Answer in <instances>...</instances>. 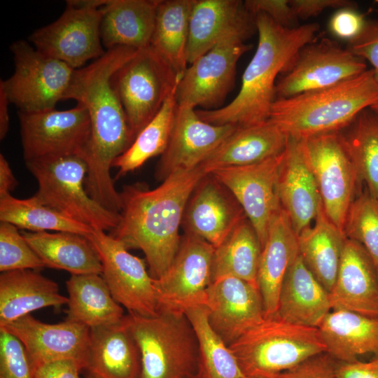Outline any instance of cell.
<instances>
[{
  "mask_svg": "<svg viewBox=\"0 0 378 378\" xmlns=\"http://www.w3.org/2000/svg\"><path fill=\"white\" fill-rule=\"evenodd\" d=\"M377 102L378 82L371 69L323 89L276 99L269 120L290 137L304 139L344 130Z\"/></svg>",
  "mask_w": 378,
  "mask_h": 378,
  "instance_id": "cell-4",
  "label": "cell"
},
{
  "mask_svg": "<svg viewBox=\"0 0 378 378\" xmlns=\"http://www.w3.org/2000/svg\"><path fill=\"white\" fill-rule=\"evenodd\" d=\"M10 102L4 90L0 88V139L5 138L9 129L8 106Z\"/></svg>",
  "mask_w": 378,
  "mask_h": 378,
  "instance_id": "cell-52",
  "label": "cell"
},
{
  "mask_svg": "<svg viewBox=\"0 0 378 378\" xmlns=\"http://www.w3.org/2000/svg\"><path fill=\"white\" fill-rule=\"evenodd\" d=\"M290 4L298 19L315 17L327 9L354 8L355 4L348 0H290Z\"/></svg>",
  "mask_w": 378,
  "mask_h": 378,
  "instance_id": "cell-49",
  "label": "cell"
},
{
  "mask_svg": "<svg viewBox=\"0 0 378 378\" xmlns=\"http://www.w3.org/2000/svg\"><path fill=\"white\" fill-rule=\"evenodd\" d=\"M18 183L15 178L10 165L3 155H0V197L10 194Z\"/></svg>",
  "mask_w": 378,
  "mask_h": 378,
  "instance_id": "cell-51",
  "label": "cell"
},
{
  "mask_svg": "<svg viewBox=\"0 0 378 378\" xmlns=\"http://www.w3.org/2000/svg\"><path fill=\"white\" fill-rule=\"evenodd\" d=\"M261 252L262 246L257 232L246 218L214 248L212 281L224 276H233L258 288V272Z\"/></svg>",
  "mask_w": 378,
  "mask_h": 378,
  "instance_id": "cell-36",
  "label": "cell"
},
{
  "mask_svg": "<svg viewBox=\"0 0 378 378\" xmlns=\"http://www.w3.org/2000/svg\"><path fill=\"white\" fill-rule=\"evenodd\" d=\"M189 378H205V377L202 372L199 369L198 372L195 374L190 377Z\"/></svg>",
  "mask_w": 378,
  "mask_h": 378,
  "instance_id": "cell-53",
  "label": "cell"
},
{
  "mask_svg": "<svg viewBox=\"0 0 378 378\" xmlns=\"http://www.w3.org/2000/svg\"><path fill=\"white\" fill-rule=\"evenodd\" d=\"M38 182L34 196L43 204L94 230L110 232L120 219L88 193L85 182L88 166L77 155L37 159L25 162Z\"/></svg>",
  "mask_w": 378,
  "mask_h": 378,
  "instance_id": "cell-7",
  "label": "cell"
},
{
  "mask_svg": "<svg viewBox=\"0 0 378 378\" xmlns=\"http://www.w3.org/2000/svg\"><path fill=\"white\" fill-rule=\"evenodd\" d=\"M344 232L346 238L365 248L378 274V200L366 188L351 206Z\"/></svg>",
  "mask_w": 378,
  "mask_h": 378,
  "instance_id": "cell-41",
  "label": "cell"
},
{
  "mask_svg": "<svg viewBox=\"0 0 378 378\" xmlns=\"http://www.w3.org/2000/svg\"><path fill=\"white\" fill-rule=\"evenodd\" d=\"M365 22L363 15L355 8H342L337 10L330 18L329 29L334 36L349 42L359 35Z\"/></svg>",
  "mask_w": 378,
  "mask_h": 378,
  "instance_id": "cell-47",
  "label": "cell"
},
{
  "mask_svg": "<svg viewBox=\"0 0 378 378\" xmlns=\"http://www.w3.org/2000/svg\"><path fill=\"white\" fill-rule=\"evenodd\" d=\"M337 378H378V356L367 361L338 362Z\"/></svg>",
  "mask_w": 378,
  "mask_h": 378,
  "instance_id": "cell-50",
  "label": "cell"
},
{
  "mask_svg": "<svg viewBox=\"0 0 378 378\" xmlns=\"http://www.w3.org/2000/svg\"><path fill=\"white\" fill-rule=\"evenodd\" d=\"M0 221L31 232L54 230L86 237L93 230L45 205L34 195L28 199H18L10 194L0 197Z\"/></svg>",
  "mask_w": 378,
  "mask_h": 378,
  "instance_id": "cell-38",
  "label": "cell"
},
{
  "mask_svg": "<svg viewBox=\"0 0 378 378\" xmlns=\"http://www.w3.org/2000/svg\"><path fill=\"white\" fill-rule=\"evenodd\" d=\"M331 310L330 293L299 255L282 284L275 316L294 324L318 328Z\"/></svg>",
  "mask_w": 378,
  "mask_h": 378,
  "instance_id": "cell-28",
  "label": "cell"
},
{
  "mask_svg": "<svg viewBox=\"0 0 378 378\" xmlns=\"http://www.w3.org/2000/svg\"><path fill=\"white\" fill-rule=\"evenodd\" d=\"M204 306L211 327L228 346L265 318L259 288L233 276L211 282Z\"/></svg>",
  "mask_w": 378,
  "mask_h": 378,
  "instance_id": "cell-19",
  "label": "cell"
},
{
  "mask_svg": "<svg viewBox=\"0 0 378 378\" xmlns=\"http://www.w3.org/2000/svg\"><path fill=\"white\" fill-rule=\"evenodd\" d=\"M58 284L36 270H18L0 275V327L33 311L67 304Z\"/></svg>",
  "mask_w": 378,
  "mask_h": 378,
  "instance_id": "cell-29",
  "label": "cell"
},
{
  "mask_svg": "<svg viewBox=\"0 0 378 378\" xmlns=\"http://www.w3.org/2000/svg\"><path fill=\"white\" fill-rule=\"evenodd\" d=\"M34 365L22 343L0 329V378H34Z\"/></svg>",
  "mask_w": 378,
  "mask_h": 378,
  "instance_id": "cell-43",
  "label": "cell"
},
{
  "mask_svg": "<svg viewBox=\"0 0 378 378\" xmlns=\"http://www.w3.org/2000/svg\"><path fill=\"white\" fill-rule=\"evenodd\" d=\"M206 174L200 167L179 170L154 189L136 183L120 192V219L109 234L128 249L141 250L154 279L166 273L175 258L186 203Z\"/></svg>",
  "mask_w": 378,
  "mask_h": 378,
  "instance_id": "cell-2",
  "label": "cell"
},
{
  "mask_svg": "<svg viewBox=\"0 0 378 378\" xmlns=\"http://www.w3.org/2000/svg\"><path fill=\"white\" fill-rule=\"evenodd\" d=\"M140 354L128 316L111 325L90 328L85 370L90 378H139Z\"/></svg>",
  "mask_w": 378,
  "mask_h": 378,
  "instance_id": "cell-25",
  "label": "cell"
},
{
  "mask_svg": "<svg viewBox=\"0 0 378 378\" xmlns=\"http://www.w3.org/2000/svg\"><path fill=\"white\" fill-rule=\"evenodd\" d=\"M314 225L298 235L299 255L303 262L330 293L338 272L346 237L325 214L321 203Z\"/></svg>",
  "mask_w": 378,
  "mask_h": 378,
  "instance_id": "cell-33",
  "label": "cell"
},
{
  "mask_svg": "<svg viewBox=\"0 0 378 378\" xmlns=\"http://www.w3.org/2000/svg\"><path fill=\"white\" fill-rule=\"evenodd\" d=\"M61 16L34 31L29 41L41 53L62 61L74 69L104 50L100 24L106 0H69Z\"/></svg>",
  "mask_w": 378,
  "mask_h": 378,
  "instance_id": "cell-9",
  "label": "cell"
},
{
  "mask_svg": "<svg viewBox=\"0 0 378 378\" xmlns=\"http://www.w3.org/2000/svg\"><path fill=\"white\" fill-rule=\"evenodd\" d=\"M181 78L150 47L134 55L113 76L133 141L152 120Z\"/></svg>",
  "mask_w": 378,
  "mask_h": 378,
  "instance_id": "cell-10",
  "label": "cell"
},
{
  "mask_svg": "<svg viewBox=\"0 0 378 378\" xmlns=\"http://www.w3.org/2000/svg\"><path fill=\"white\" fill-rule=\"evenodd\" d=\"M256 30L255 16L239 0H195L189 21L188 64L205 54L227 34Z\"/></svg>",
  "mask_w": 378,
  "mask_h": 378,
  "instance_id": "cell-24",
  "label": "cell"
},
{
  "mask_svg": "<svg viewBox=\"0 0 378 378\" xmlns=\"http://www.w3.org/2000/svg\"><path fill=\"white\" fill-rule=\"evenodd\" d=\"M136 51L126 46L106 50L92 64L75 70L65 94V99L83 105L90 120L91 135L85 157L86 190L93 200L113 211L120 209L121 200L110 170L133 139L112 77Z\"/></svg>",
  "mask_w": 378,
  "mask_h": 378,
  "instance_id": "cell-1",
  "label": "cell"
},
{
  "mask_svg": "<svg viewBox=\"0 0 378 378\" xmlns=\"http://www.w3.org/2000/svg\"><path fill=\"white\" fill-rule=\"evenodd\" d=\"M327 218L344 233L346 216L362 183L341 131L304 139Z\"/></svg>",
  "mask_w": 378,
  "mask_h": 378,
  "instance_id": "cell-8",
  "label": "cell"
},
{
  "mask_svg": "<svg viewBox=\"0 0 378 378\" xmlns=\"http://www.w3.org/2000/svg\"><path fill=\"white\" fill-rule=\"evenodd\" d=\"M160 0H110L104 6L100 37L106 50L150 46Z\"/></svg>",
  "mask_w": 378,
  "mask_h": 378,
  "instance_id": "cell-31",
  "label": "cell"
},
{
  "mask_svg": "<svg viewBox=\"0 0 378 378\" xmlns=\"http://www.w3.org/2000/svg\"><path fill=\"white\" fill-rule=\"evenodd\" d=\"M195 0H160L150 47L181 78L188 68L189 21Z\"/></svg>",
  "mask_w": 378,
  "mask_h": 378,
  "instance_id": "cell-35",
  "label": "cell"
},
{
  "mask_svg": "<svg viewBox=\"0 0 378 378\" xmlns=\"http://www.w3.org/2000/svg\"><path fill=\"white\" fill-rule=\"evenodd\" d=\"M276 192L298 235L315 219L321 201L309 159L302 139L290 137L279 167Z\"/></svg>",
  "mask_w": 378,
  "mask_h": 378,
  "instance_id": "cell-22",
  "label": "cell"
},
{
  "mask_svg": "<svg viewBox=\"0 0 378 378\" xmlns=\"http://www.w3.org/2000/svg\"><path fill=\"white\" fill-rule=\"evenodd\" d=\"M98 253L102 276L115 301L129 313L152 316L159 312L153 279L144 260L131 254L122 242L93 229L85 237Z\"/></svg>",
  "mask_w": 378,
  "mask_h": 378,
  "instance_id": "cell-14",
  "label": "cell"
},
{
  "mask_svg": "<svg viewBox=\"0 0 378 378\" xmlns=\"http://www.w3.org/2000/svg\"><path fill=\"white\" fill-rule=\"evenodd\" d=\"M252 34L232 32L189 64L176 88L178 105L207 110L221 104L234 87L237 62L251 48L245 41Z\"/></svg>",
  "mask_w": 378,
  "mask_h": 378,
  "instance_id": "cell-12",
  "label": "cell"
},
{
  "mask_svg": "<svg viewBox=\"0 0 378 378\" xmlns=\"http://www.w3.org/2000/svg\"><path fill=\"white\" fill-rule=\"evenodd\" d=\"M289 136L270 120L239 126L200 166L205 173L258 163L281 154Z\"/></svg>",
  "mask_w": 378,
  "mask_h": 378,
  "instance_id": "cell-27",
  "label": "cell"
},
{
  "mask_svg": "<svg viewBox=\"0 0 378 378\" xmlns=\"http://www.w3.org/2000/svg\"><path fill=\"white\" fill-rule=\"evenodd\" d=\"M283 153L258 163L223 167L209 173L235 197L254 227L262 248L270 220L281 207L276 178Z\"/></svg>",
  "mask_w": 378,
  "mask_h": 378,
  "instance_id": "cell-17",
  "label": "cell"
},
{
  "mask_svg": "<svg viewBox=\"0 0 378 378\" xmlns=\"http://www.w3.org/2000/svg\"><path fill=\"white\" fill-rule=\"evenodd\" d=\"M243 378H252V377H248L244 376Z\"/></svg>",
  "mask_w": 378,
  "mask_h": 378,
  "instance_id": "cell-55",
  "label": "cell"
},
{
  "mask_svg": "<svg viewBox=\"0 0 378 378\" xmlns=\"http://www.w3.org/2000/svg\"><path fill=\"white\" fill-rule=\"evenodd\" d=\"M364 59L328 38H315L298 52L276 81V99L323 89L367 70Z\"/></svg>",
  "mask_w": 378,
  "mask_h": 378,
  "instance_id": "cell-15",
  "label": "cell"
},
{
  "mask_svg": "<svg viewBox=\"0 0 378 378\" xmlns=\"http://www.w3.org/2000/svg\"><path fill=\"white\" fill-rule=\"evenodd\" d=\"M370 108L378 115V102L372 105Z\"/></svg>",
  "mask_w": 378,
  "mask_h": 378,
  "instance_id": "cell-54",
  "label": "cell"
},
{
  "mask_svg": "<svg viewBox=\"0 0 378 378\" xmlns=\"http://www.w3.org/2000/svg\"><path fill=\"white\" fill-rule=\"evenodd\" d=\"M298 255V234L281 206L270 220L258 267V284L265 318L275 316L282 284Z\"/></svg>",
  "mask_w": 378,
  "mask_h": 378,
  "instance_id": "cell-26",
  "label": "cell"
},
{
  "mask_svg": "<svg viewBox=\"0 0 378 378\" xmlns=\"http://www.w3.org/2000/svg\"><path fill=\"white\" fill-rule=\"evenodd\" d=\"M214 251L211 244L198 237H181L169 268L160 279H153L159 310L185 313L191 307L204 305L212 282Z\"/></svg>",
  "mask_w": 378,
  "mask_h": 378,
  "instance_id": "cell-16",
  "label": "cell"
},
{
  "mask_svg": "<svg viewBox=\"0 0 378 378\" xmlns=\"http://www.w3.org/2000/svg\"><path fill=\"white\" fill-rule=\"evenodd\" d=\"M338 361L327 352L314 356L274 378H337Z\"/></svg>",
  "mask_w": 378,
  "mask_h": 378,
  "instance_id": "cell-44",
  "label": "cell"
},
{
  "mask_svg": "<svg viewBox=\"0 0 378 378\" xmlns=\"http://www.w3.org/2000/svg\"><path fill=\"white\" fill-rule=\"evenodd\" d=\"M15 336L25 347L34 368L61 359H74L86 367L90 328L66 319L42 322L31 314L0 327Z\"/></svg>",
  "mask_w": 378,
  "mask_h": 378,
  "instance_id": "cell-21",
  "label": "cell"
},
{
  "mask_svg": "<svg viewBox=\"0 0 378 378\" xmlns=\"http://www.w3.org/2000/svg\"><path fill=\"white\" fill-rule=\"evenodd\" d=\"M346 48L356 56L371 64L378 82V20H366L362 31L348 42Z\"/></svg>",
  "mask_w": 378,
  "mask_h": 378,
  "instance_id": "cell-46",
  "label": "cell"
},
{
  "mask_svg": "<svg viewBox=\"0 0 378 378\" xmlns=\"http://www.w3.org/2000/svg\"><path fill=\"white\" fill-rule=\"evenodd\" d=\"M342 132L361 183L378 200V115L365 108Z\"/></svg>",
  "mask_w": 378,
  "mask_h": 378,
  "instance_id": "cell-39",
  "label": "cell"
},
{
  "mask_svg": "<svg viewBox=\"0 0 378 378\" xmlns=\"http://www.w3.org/2000/svg\"><path fill=\"white\" fill-rule=\"evenodd\" d=\"M22 236L45 267L62 270L71 275L102 274L98 253L84 236L66 232H22Z\"/></svg>",
  "mask_w": 378,
  "mask_h": 378,
  "instance_id": "cell-32",
  "label": "cell"
},
{
  "mask_svg": "<svg viewBox=\"0 0 378 378\" xmlns=\"http://www.w3.org/2000/svg\"><path fill=\"white\" fill-rule=\"evenodd\" d=\"M14 72L0 81L10 104L19 111L36 113L54 109L70 85L76 69L46 56L25 41L13 42Z\"/></svg>",
  "mask_w": 378,
  "mask_h": 378,
  "instance_id": "cell-11",
  "label": "cell"
},
{
  "mask_svg": "<svg viewBox=\"0 0 378 378\" xmlns=\"http://www.w3.org/2000/svg\"><path fill=\"white\" fill-rule=\"evenodd\" d=\"M196 335L200 365L205 378H243L238 362L223 340L211 327L204 305L185 312Z\"/></svg>",
  "mask_w": 378,
  "mask_h": 378,
  "instance_id": "cell-40",
  "label": "cell"
},
{
  "mask_svg": "<svg viewBox=\"0 0 378 378\" xmlns=\"http://www.w3.org/2000/svg\"><path fill=\"white\" fill-rule=\"evenodd\" d=\"M237 127L206 122L199 118L195 108L178 105L168 145L155 169V178L162 181L176 171L199 167Z\"/></svg>",
  "mask_w": 378,
  "mask_h": 378,
  "instance_id": "cell-18",
  "label": "cell"
},
{
  "mask_svg": "<svg viewBox=\"0 0 378 378\" xmlns=\"http://www.w3.org/2000/svg\"><path fill=\"white\" fill-rule=\"evenodd\" d=\"M244 4L247 10L253 15L263 13L286 28L299 26V19L290 0H246Z\"/></svg>",
  "mask_w": 378,
  "mask_h": 378,
  "instance_id": "cell-45",
  "label": "cell"
},
{
  "mask_svg": "<svg viewBox=\"0 0 378 378\" xmlns=\"http://www.w3.org/2000/svg\"><path fill=\"white\" fill-rule=\"evenodd\" d=\"M318 329L326 352L338 362H354L378 356V317L344 309H332Z\"/></svg>",
  "mask_w": 378,
  "mask_h": 378,
  "instance_id": "cell-30",
  "label": "cell"
},
{
  "mask_svg": "<svg viewBox=\"0 0 378 378\" xmlns=\"http://www.w3.org/2000/svg\"><path fill=\"white\" fill-rule=\"evenodd\" d=\"M247 218L230 190L211 174L197 183L186 203L181 227L214 248Z\"/></svg>",
  "mask_w": 378,
  "mask_h": 378,
  "instance_id": "cell-20",
  "label": "cell"
},
{
  "mask_svg": "<svg viewBox=\"0 0 378 378\" xmlns=\"http://www.w3.org/2000/svg\"><path fill=\"white\" fill-rule=\"evenodd\" d=\"M66 285V319L93 328L116 323L125 316L101 274L71 275Z\"/></svg>",
  "mask_w": 378,
  "mask_h": 378,
  "instance_id": "cell-34",
  "label": "cell"
},
{
  "mask_svg": "<svg viewBox=\"0 0 378 378\" xmlns=\"http://www.w3.org/2000/svg\"><path fill=\"white\" fill-rule=\"evenodd\" d=\"M127 316L140 354L139 378H189L198 372V343L185 313L160 309L152 316Z\"/></svg>",
  "mask_w": 378,
  "mask_h": 378,
  "instance_id": "cell-6",
  "label": "cell"
},
{
  "mask_svg": "<svg viewBox=\"0 0 378 378\" xmlns=\"http://www.w3.org/2000/svg\"><path fill=\"white\" fill-rule=\"evenodd\" d=\"M24 161L77 155L85 160L91 125L85 107L78 104L73 108H55L36 112L18 111Z\"/></svg>",
  "mask_w": 378,
  "mask_h": 378,
  "instance_id": "cell-13",
  "label": "cell"
},
{
  "mask_svg": "<svg viewBox=\"0 0 378 378\" xmlns=\"http://www.w3.org/2000/svg\"><path fill=\"white\" fill-rule=\"evenodd\" d=\"M228 346L244 376L252 378H274L326 352L318 328L289 323L276 316L265 318Z\"/></svg>",
  "mask_w": 378,
  "mask_h": 378,
  "instance_id": "cell-5",
  "label": "cell"
},
{
  "mask_svg": "<svg viewBox=\"0 0 378 378\" xmlns=\"http://www.w3.org/2000/svg\"><path fill=\"white\" fill-rule=\"evenodd\" d=\"M175 91L176 88L156 115L137 134L131 146L115 160L113 167L118 168V176L139 168L151 158L164 153L171 136L178 107Z\"/></svg>",
  "mask_w": 378,
  "mask_h": 378,
  "instance_id": "cell-37",
  "label": "cell"
},
{
  "mask_svg": "<svg viewBox=\"0 0 378 378\" xmlns=\"http://www.w3.org/2000/svg\"><path fill=\"white\" fill-rule=\"evenodd\" d=\"M45 265L15 225L0 223V271L38 270Z\"/></svg>",
  "mask_w": 378,
  "mask_h": 378,
  "instance_id": "cell-42",
  "label": "cell"
},
{
  "mask_svg": "<svg viewBox=\"0 0 378 378\" xmlns=\"http://www.w3.org/2000/svg\"><path fill=\"white\" fill-rule=\"evenodd\" d=\"M332 309L378 317V274L365 248L346 238L330 292Z\"/></svg>",
  "mask_w": 378,
  "mask_h": 378,
  "instance_id": "cell-23",
  "label": "cell"
},
{
  "mask_svg": "<svg viewBox=\"0 0 378 378\" xmlns=\"http://www.w3.org/2000/svg\"><path fill=\"white\" fill-rule=\"evenodd\" d=\"M88 378H90L89 377Z\"/></svg>",
  "mask_w": 378,
  "mask_h": 378,
  "instance_id": "cell-56",
  "label": "cell"
},
{
  "mask_svg": "<svg viewBox=\"0 0 378 378\" xmlns=\"http://www.w3.org/2000/svg\"><path fill=\"white\" fill-rule=\"evenodd\" d=\"M34 378H80L83 365L74 359H61L34 368Z\"/></svg>",
  "mask_w": 378,
  "mask_h": 378,
  "instance_id": "cell-48",
  "label": "cell"
},
{
  "mask_svg": "<svg viewBox=\"0 0 378 378\" xmlns=\"http://www.w3.org/2000/svg\"><path fill=\"white\" fill-rule=\"evenodd\" d=\"M254 16L258 43L242 75L240 90L221 108L196 110L206 122L239 127L269 120L279 76L290 68L300 50L316 38L319 30L317 23L286 28L263 13Z\"/></svg>",
  "mask_w": 378,
  "mask_h": 378,
  "instance_id": "cell-3",
  "label": "cell"
}]
</instances>
